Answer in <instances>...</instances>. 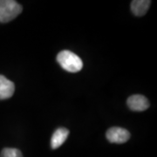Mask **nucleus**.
Here are the masks:
<instances>
[{
    "label": "nucleus",
    "mask_w": 157,
    "mask_h": 157,
    "mask_svg": "<svg viewBox=\"0 0 157 157\" xmlns=\"http://www.w3.org/2000/svg\"><path fill=\"white\" fill-rule=\"evenodd\" d=\"M57 61L64 70L69 73H77L83 67L81 59L71 51H61L57 56Z\"/></svg>",
    "instance_id": "nucleus-1"
},
{
    "label": "nucleus",
    "mask_w": 157,
    "mask_h": 157,
    "mask_svg": "<svg viewBox=\"0 0 157 157\" xmlns=\"http://www.w3.org/2000/svg\"><path fill=\"white\" fill-rule=\"evenodd\" d=\"M22 12V6L14 0H0V22L13 20Z\"/></svg>",
    "instance_id": "nucleus-2"
},
{
    "label": "nucleus",
    "mask_w": 157,
    "mask_h": 157,
    "mask_svg": "<svg viewBox=\"0 0 157 157\" xmlns=\"http://www.w3.org/2000/svg\"><path fill=\"white\" fill-rule=\"evenodd\" d=\"M107 139L112 143H116V144H121L128 141L130 138V134L127 129L122 128H111L107 130Z\"/></svg>",
    "instance_id": "nucleus-3"
},
{
    "label": "nucleus",
    "mask_w": 157,
    "mask_h": 157,
    "mask_svg": "<svg viewBox=\"0 0 157 157\" xmlns=\"http://www.w3.org/2000/svg\"><path fill=\"white\" fill-rule=\"evenodd\" d=\"M127 104L128 107L136 112L145 111L149 107V102L146 97L140 94H135L129 97L127 101Z\"/></svg>",
    "instance_id": "nucleus-4"
},
{
    "label": "nucleus",
    "mask_w": 157,
    "mask_h": 157,
    "mask_svg": "<svg viewBox=\"0 0 157 157\" xmlns=\"http://www.w3.org/2000/svg\"><path fill=\"white\" fill-rule=\"evenodd\" d=\"M15 92V85L3 75H0V100L11 98Z\"/></svg>",
    "instance_id": "nucleus-5"
},
{
    "label": "nucleus",
    "mask_w": 157,
    "mask_h": 157,
    "mask_svg": "<svg viewBox=\"0 0 157 157\" xmlns=\"http://www.w3.org/2000/svg\"><path fill=\"white\" fill-rule=\"evenodd\" d=\"M69 135V130L65 128H59L56 129L51 139V147L52 149H56L61 146L66 141Z\"/></svg>",
    "instance_id": "nucleus-6"
},
{
    "label": "nucleus",
    "mask_w": 157,
    "mask_h": 157,
    "mask_svg": "<svg viewBox=\"0 0 157 157\" xmlns=\"http://www.w3.org/2000/svg\"><path fill=\"white\" fill-rule=\"evenodd\" d=\"M151 4L149 0H134L131 2L132 12L137 17L144 16Z\"/></svg>",
    "instance_id": "nucleus-7"
},
{
    "label": "nucleus",
    "mask_w": 157,
    "mask_h": 157,
    "mask_svg": "<svg viewBox=\"0 0 157 157\" xmlns=\"http://www.w3.org/2000/svg\"><path fill=\"white\" fill-rule=\"evenodd\" d=\"M0 157H23L22 153L17 148L6 147L1 152Z\"/></svg>",
    "instance_id": "nucleus-8"
}]
</instances>
